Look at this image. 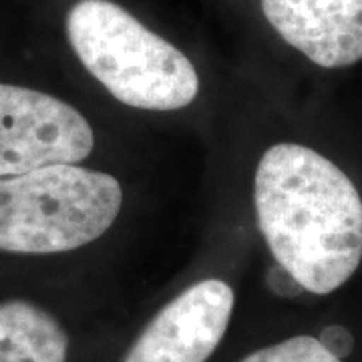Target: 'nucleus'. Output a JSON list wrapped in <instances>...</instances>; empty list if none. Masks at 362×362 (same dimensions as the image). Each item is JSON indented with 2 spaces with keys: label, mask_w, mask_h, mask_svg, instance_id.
<instances>
[{
  "label": "nucleus",
  "mask_w": 362,
  "mask_h": 362,
  "mask_svg": "<svg viewBox=\"0 0 362 362\" xmlns=\"http://www.w3.org/2000/svg\"><path fill=\"white\" fill-rule=\"evenodd\" d=\"M259 232L306 292L330 294L362 259V199L330 159L298 143L270 147L256 169Z\"/></svg>",
  "instance_id": "nucleus-1"
},
{
  "label": "nucleus",
  "mask_w": 362,
  "mask_h": 362,
  "mask_svg": "<svg viewBox=\"0 0 362 362\" xmlns=\"http://www.w3.org/2000/svg\"><path fill=\"white\" fill-rule=\"evenodd\" d=\"M66 35L78 61L121 103L175 111L199 93L194 63L111 0H78Z\"/></svg>",
  "instance_id": "nucleus-2"
},
{
  "label": "nucleus",
  "mask_w": 362,
  "mask_h": 362,
  "mask_svg": "<svg viewBox=\"0 0 362 362\" xmlns=\"http://www.w3.org/2000/svg\"><path fill=\"white\" fill-rule=\"evenodd\" d=\"M119 181L69 163L0 177V252L59 254L87 246L117 220Z\"/></svg>",
  "instance_id": "nucleus-3"
},
{
  "label": "nucleus",
  "mask_w": 362,
  "mask_h": 362,
  "mask_svg": "<svg viewBox=\"0 0 362 362\" xmlns=\"http://www.w3.org/2000/svg\"><path fill=\"white\" fill-rule=\"evenodd\" d=\"M95 145L89 121L65 101L0 83V177L85 161Z\"/></svg>",
  "instance_id": "nucleus-4"
},
{
  "label": "nucleus",
  "mask_w": 362,
  "mask_h": 362,
  "mask_svg": "<svg viewBox=\"0 0 362 362\" xmlns=\"http://www.w3.org/2000/svg\"><path fill=\"white\" fill-rule=\"evenodd\" d=\"M233 310V290L202 280L173 298L133 342L123 362H206L220 346Z\"/></svg>",
  "instance_id": "nucleus-5"
},
{
  "label": "nucleus",
  "mask_w": 362,
  "mask_h": 362,
  "mask_svg": "<svg viewBox=\"0 0 362 362\" xmlns=\"http://www.w3.org/2000/svg\"><path fill=\"white\" fill-rule=\"evenodd\" d=\"M262 11L288 45L318 66L362 61V0H262Z\"/></svg>",
  "instance_id": "nucleus-6"
},
{
  "label": "nucleus",
  "mask_w": 362,
  "mask_h": 362,
  "mask_svg": "<svg viewBox=\"0 0 362 362\" xmlns=\"http://www.w3.org/2000/svg\"><path fill=\"white\" fill-rule=\"evenodd\" d=\"M69 337L47 310L11 300L0 304V362H66Z\"/></svg>",
  "instance_id": "nucleus-7"
},
{
  "label": "nucleus",
  "mask_w": 362,
  "mask_h": 362,
  "mask_svg": "<svg viewBox=\"0 0 362 362\" xmlns=\"http://www.w3.org/2000/svg\"><path fill=\"white\" fill-rule=\"evenodd\" d=\"M240 362H342L314 337H294L247 354Z\"/></svg>",
  "instance_id": "nucleus-8"
},
{
  "label": "nucleus",
  "mask_w": 362,
  "mask_h": 362,
  "mask_svg": "<svg viewBox=\"0 0 362 362\" xmlns=\"http://www.w3.org/2000/svg\"><path fill=\"white\" fill-rule=\"evenodd\" d=\"M320 344L328 350L330 354H334L337 358L344 361L346 356H350V352L354 350V337L350 334V330H346L344 326H328L324 328L320 334Z\"/></svg>",
  "instance_id": "nucleus-9"
},
{
  "label": "nucleus",
  "mask_w": 362,
  "mask_h": 362,
  "mask_svg": "<svg viewBox=\"0 0 362 362\" xmlns=\"http://www.w3.org/2000/svg\"><path fill=\"white\" fill-rule=\"evenodd\" d=\"M266 286L276 296L282 298H296L304 292V288L298 284L296 278L286 268H282L280 264L268 268V272H266Z\"/></svg>",
  "instance_id": "nucleus-10"
}]
</instances>
